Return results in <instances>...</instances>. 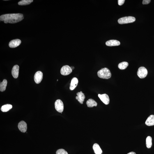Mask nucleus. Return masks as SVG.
Returning <instances> with one entry per match:
<instances>
[{
  "label": "nucleus",
  "instance_id": "obj_23",
  "mask_svg": "<svg viewBox=\"0 0 154 154\" xmlns=\"http://www.w3.org/2000/svg\"><path fill=\"white\" fill-rule=\"evenodd\" d=\"M56 154H68V152L63 149L58 150L56 152Z\"/></svg>",
  "mask_w": 154,
  "mask_h": 154
},
{
  "label": "nucleus",
  "instance_id": "obj_27",
  "mask_svg": "<svg viewBox=\"0 0 154 154\" xmlns=\"http://www.w3.org/2000/svg\"><path fill=\"white\" fill-rule=\"evenodd\" d=\"M70 68H71V69H72V70H73V69H74V67H70Z\"/></svg>",
  "mask_w": 154,
  "mask_h": 154
},
{
  "label": "nucleus",
  "instance_id": "obj_7",
  "mask_svg": "<svg viewBox=\"0 0 154 154\" xmlns=\"http://www.w3.org/2000/svg\"><path fill=\"white\" fill-rule=\"evenodd\" d=\"M43 78V74L41 71H37L34 76V80L36 84H40Z\"/></svg>",
  "mask_w": 154,
  "mask_h": 154
},
{
  "label": "nucleus",
  "instance_id": "obj_24",
  "mask_svg": "<svg viewBox=\"0 0 154 154\" xmlns=\"http://www.w3.org/2000/svg\"><path fill=\"white\" fill-rule=\"evenodd\" d=\"M125 1V0H118V5L119 6H122L124 3Z\"/></svg>",
  "mask_w": 154,
  "mask_h": 154
},
{
  "label": "nucleus",
  "instance_id": "obj_8",
  "mask_svg": "<svg viewBox=\"0 0 154 154\" xmlns=\"http://www.w3.org/2000/svg\"><path fill=\"white\" fill-rule=\"evenodd\" d=\"M21 43V40L18 39H16L11 41L9 43V46L11 48H14L18 46Z\"/></svg>",
  "mask_w": 154,
  "mask_h": 154
},
{
  "label": "nucleus",
  "instance_id": "obj_15",
  "mask_svg": "<svg viewBox=\"0 0 154 154\" xmlns=\"http://www.w3.org/2000/svg\"><path fill=\"white\" fill-rule=\"evenodd\" d=\"M146 124L149 126L154 125V115H150L147 119L145 122Z\"/></svg>",
  "mask_w": 154,
  "mask_h": 154
},
{
  "label": "nucleus",
  "instance_id": "obj_16",
  "mask_svg": "<svg viewBox=\"0 0 154 154\" xmlns=\"http://www.w3.org/2000/svg\"><path fill=\"white\" fill-rule=\"evenodd\" d=\"M93 149L94 153L96 154H101L102 151L99 145L95 143L93 145Z\"/></svg>",
  "mask_w": 154,
  "mask_h": 154
},
{
  "label": "nucleus",
  "instance_id": "obj_4",
  "mask_svg": "<svg viewBox=\"0 0 154 154\" xmlns=\"http://www.w3.org/2000/svg\"><path fill=\"white\" fill-rule=\"evenodd\" d=\"M148 70L147 69L143 67H141L138 69L137 75L140 79L144 78L148 74Z\"/></svg>",
  "mask_w": 154,
  "mask_h": 154
},
{
  "label": "nucleus",
  "instance_id": "obj_21",
  "mask_svg": "<svg viewBox=\"0 0 154 154\" xmlns=\"http://www.w3.org/2000/svg\"><path fill=\"white\" fill-rule=\"evenodd\" d=\"M128 64L126 62H123L120 63L118 65V68L120 70H124L128 66Z\"/></svg>",
  "mask_w": 154,
  "mask_h": 154
},
{
  "label": "nucleus",
  "instance_id": "obj_12",
  "mask_svg": "<svg viewBox=\"0 0 154 154\" xmlns=\"http://www.w3.org/2000/svg\"><path fill=\"white\" fill-rule=\"evenodd\" d=\"M19 67L18 65H14L12 70V75L15 79H16L18 77Z\"/></svg>",
  "mask_w": 154,
  "mask_h": 154
},
{
  "label": "nucleus",
  "instance_id": "obj_9",
  "mask_svg": "<svg viewBox=\"0 0 154 154\" xmlns=\"http://www.w3.org/2000/svg\"><path fill=\"white\" fill-rule=\"evenodd\" d=\"M98 97L106 105H107L109 103L110 99L108 95L107 94H106L102 95L99 94L98 95Z\"/></svg>",
  "mask_w": 154,
  "mask_h": 154
},
{
  "label": "nucleus",
  "instance_id": "obj_17",
  "mask_svg": "<svg viewBox=\"0 0 154 154\" xmlns=\"http://www.w3.org/2000/svg\"><path fill=\"white\" fill-rule=\"evenodd\" d=\"M86 104L88 107H96L97 105V102L92 99H90L86 102Z\"/></svg>",
  "mask_w": 154,
  "mask_h": 154
},
{
  "label": "nucleus",
  "instance_id": "obj_5",
  "mask_svg": "<svg viewBox=\"0 0 154 154\" xmlns=\"http://www.w3.org/2000/svg\"><path fill=\"white\" fill-rule=\"evenodd\" d=\"M55 108L58 112L61 113L63 112L64 109L63 103L60 99H58L56 101L55 103Z\"/></svg>",
  "mask_w": 154,
  "mask_h": 154
},
{
  "label": "nucleus",
  "instance_id": "obj_22",
  "mask_svg": "<svg viewBox=\"0 0 154 154\" xmlns=\"http://www.w3.org/2000/svg\"><path fill=\"white\" fill-rule=\"evenodd\" d=\"M146 144L147 147L150 148L151 147L152 143V138L150 136H148L146 138Z\"/></svg>",
  "mask_w": 154,
  "mask_h": 154
},
{
  "label": "nucleus",
  "instance_id": "obj_25",
  "mask_svg": "<svg viewBox=\"0 0 154 154\" xmlns=\"http://www.w3.org/2000/svg\"><path fill=\"white\" fill-rule=\"evenodd\" d=\"M151 1L150 0H143L142 1L143 4H149Z\"/></svg>",
  "mask_w": 154,
  "mask_h": 154
},
{
  "label": "nucleus",
  "instance_id": "obj_13",
  "mask_svg": "<svg viewBox=\"0 0 154 154\" xmlns=\"http://www.w3.org/2000/svg\"><path fill=\"white\" fill-rule=\"evenodd\" d=\"M106 45L109 46H114L120 45V42L118 41L115 40H111L108 41L106 42Z\"/></svg>",
  "mask_w": 154,
  "mask_h": 154
},
{
  "label": "nucleus",
  "instance_id": "obj_6",
  "mask_svg": "<svg viewBox=\"0 0 154 154\" xmlns=\"http://www.w3.org/2000/svg\"><path fill=\"white\" fill-rule=\"evenodd\" d=\"M72 72L71 68L69 65H66L63 66L61 70V73L62 75L64 76L68 75Z\"/></svg>",
  "mask_w": 154,
  "mask_h": 154
},
{
  "label": "nucleus",
  "instance_id": "obj_19",
  "mask_svg": "<svg viewBox=\"0 0 154 154\" xmlns=\"http://www.w3.org/2000/svg\"><path fill=\"white\" fill-rule=\"evenodd\" d=\"M12 106L10 104H6L2 106L1 108V110L3 112H7L12 109Z\"/></svg>",
  "mask_w": 154,
  "mask_h": 154
},
{
  "label": "nucleus",
  "instance_id": "obj_20",
  "mask_svg": "<svg viewBox=\"0 0 154 154\" xmlns=\"http://www.w3.org/2000/svg\"><path fill=\"white\" fill-rule=\"evenodd\" d=\"M33 1V0H22L19 2L18 4L20 6H25L31 4Z\"/></svg>",
  "mask_w": 154,
  "mask_h": 154
},
{
  "label": "nucleus",
  "instance_id": "obj_10",
  "mask_svg": "<svg viewBox=\"0 0 154 154\" xmlns=\"http://www.w3.org/2000/svg\"><path fill=\"white\" fill-rule=\"evenodd\" d=\"M18 128L19 130L22 132H26L27 130V125L26 122L24 121H20L18 124Z\"/></svg>",
  "mask_w": 154,
  "mask_h": 154
},
{
  "label": "nucleus",
  "instance_id": "obj_2",
  "mask_svg": "<svg viewBox=\"0 0 154 154\" xmlns=\"http://www.w3.org/2000/svg\"><path fill=\"white\" fill-rule=\"evenodd\" d=\"M98 77L101 78L108 79L111 77V73L109 69L107 68H102L97 72Z\"/></svg>",
  "mask_w": 154,
  "mask_h": 154
},
{
  "label": "nucleus",
  "instance_id": "obj_26",
  "mask_svg": "<svg viewBox=\"0 0 154 154\" xmlns=\"http://www.w3.org/2000/svg\"><path fill=\"white\" fill-rule=\"evenodd\" d=\"M127 154H136L134 152H131Z\"/></svg>",
  "mask_w": 154,
  "mask_h": 154
},
{
  "label": "nucleus",
  "instance_id": "obj_18",
  "mask_svg": "<svg viewBox=\"0 0 154 154\" xmlns=\"http://www.w3.org/2000/svg\"><path fill=\"white\" fill-rule=\"evenodd\" d=\"M7 84V81L6 79L3 80L2 82L0 84V91L1 92L4 91L6 89Z\"/></svg>",
  "mask_w": 154,
  "mask_h": 154
},
{
  "label": "nucleus",
  "instance_id": "obj_14",
  "mask_svg": "<svg viewBox=\"0 0 154 154\" xmlns=\"http://www.w3.org/2000/svg\"><path fill=\"white\" fill-rule=\"evenodd\" d=\"M78 83V80L77 78L74 77L72 79L71 82L70 89L71 91L73 90L76 87Z\"/></svg>",
  "mask_w": 154,
  "mask_h": 154
},
{
  "label": "nucleus",
  "instance_id": "obj_3",
  "mask_svg": "<svg viewBox=\"0 0 154 154\" xmlns=\"http://www.w3.org/2000/svg\"><path fill=\"white\" fill-rule=\"evenodd\" d=\"M136 20L135 17L132 16L125 17L121 18L118 20L120 24H123L133 22Z\"/></svg>",
  "mask_w": 154,
  "mask_h": 154
},
{
  "label": "nucleus",
  "instance_id": "obj_1",
  "mask_svg": "<svg viewBox=\"0 0 154 154\" xmlns=\"http://www.w3.org/2000/svg\"><path fill=\"white\" fill-rule=\"evenodd\" d=\"M24 18L23 14L20 13L7 14L0 16V20L5 24H15L22 21Z\"/></svg>",
  "mask_w": 154,
  "mask_h": 154
},
{
  "label": "nucleus",
  "instance_id": "obj_11",
  "mask_svg": "<svg viewBox=\"0 0 154 154\" xmlns=\"http://www.w3.org/2000/svg\"><path fill=\"white\" fill-rule=\"evenodd\" d=\"M77 96L76 97V98L81 104H83V102L84 101L85 97L84 94L83 93L82 91H80V92H78L77 93Z\"/></svg>",
  "mask_w": 154,
  "mask_h": 154
}]
</instances>
